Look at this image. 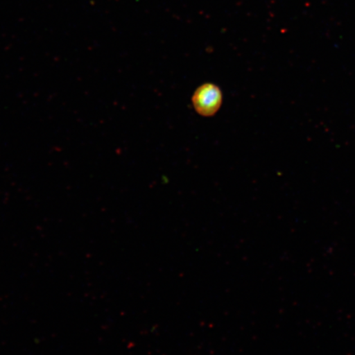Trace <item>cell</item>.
<instances>
[{"mask_svg": "<svg viewBox=\"0 0 355 355\" xmlns=\"http://www.w3.org/2000/svg\"><path fill=\"white\" fill-rule=\"evenodd\" d=\"M195 110L203 116H212L222 104L220 89L214 84H205L197 89L193 96Z\"/></svg>", "mask_w": 355, "mask_h": 355, "instance_id": "cell-1", "label": "cell"}]
</instances>
